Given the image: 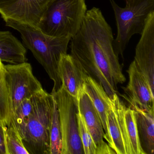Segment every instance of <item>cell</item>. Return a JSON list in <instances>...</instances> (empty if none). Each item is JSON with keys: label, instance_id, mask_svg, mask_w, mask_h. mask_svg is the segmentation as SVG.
Wrapping results in <instances>:
<instances>
[{"label": "cell", "instance_id": "6da1fadb", "mask_svg": "<svg viewBox=\"0 0 154 154\" xmlns=\"http://www.w3.org/2000/svg\"><path fill=\"white\" fill-rule=\"evenodd\" d=\"M113 40L112 29L101 11L93 7L86 11L70 45L71 55L102 85L111 99L117 94L118 85L126 81L114 52Z\"/></svg>", "mask_w": 154, "mask_h": 154}, {"label": "cell", "instance_id": "7a4b0ae2", "mask_svg": "<svg viewBox=\"0 0 154 154\" xmlns=\"http://www.w3.org/2000/svg\"><path fill=\"white\" fill-rule=\"evenodd\" d=\"M5 22L7 26L20 33L24 46L31 51L53 81L52 92L59 90L62 87L58 72L59 63L61 56L67 54L71 38L48 35L35 27L11 20Z\"/></svg>", "mask_w": 154, "mask_h": 154}, {"label": "cell", "instance_id": "3957f363", "mask_svg": "<svg viewBox=\"0 0 154 154\" xmlns=\"http://www.w3.org/2000/svg\"><path fill=\"white\" fill-rule=\"evenodd\" d=\"M87 11L85 0H50L37 28L48 35L72 38Z\"/></svg>", "mask_w": 154, "mask_h": 154}, {"label": "cell", "instance_id": "277c9868", "mask_svg": "<svg viewBox=\"0 0 154 154\" xmlns=\"http://www.w3.org/2000/svg\"><path fill=\"white\" fill-rule=\"evenodd\" d=\"M31 101L32 112L22 142L29 154H50L54 96L43 89L32 96Z\"/></svg>", "mask_w": 154, "mask_h": 154}, {"label": "cell", "instance_id": "5b68a950", "mask_svg": "<svg viewBox=\"0 0 154 154\" xmlns=\"http://www.w3.org/2000/svg\"><path fill=\"white\" fill-rule=\"evenodd\" d=\"M109 1L117 27L113 49L118 57H122L131 37L135 34L141 35L143 32L149 15L154 11V0H132L123 8L118 6L114 0Z\"/></svg>", "mask_w": 154, "mask_h": 154}, {"label": "cell", "instance_id": "8992f818", "mask_svg": "<svg viewBox=\"0 0 154 154\" xmlns=\"http://www.w3.org/2000/svg\"><path fill=\"white\" fill-rule=\"evenodd\" d=\"M51 94L59 112L62 137L61 154H84L76 119L77 101L62 86Z\"/></svg>", "mask_w": 154, "mask_h": 154}, {"label": "cell", "instance_id": "52a82bcc", "mask_svg": "<svg viewBox=\"0 0 154 154\" xmlns=\"http://www.w3.org/2000/svg\"><path fill=\"white\" fill-rule=\"evenodd\" d=\"M5 70L13 112L23 100L31 99L43 88L41 83L34 75L31 64L27 62L5 65Z\"/></svg>", "mask_w": 154, "mask_h": 154}, {"label": "cell", "instance_id": "ba28073f", "mask_svg": "<svg viewBox=\"0 0 154 154\" xmlns=\"http://www.w3.org/2000/svg\"><path fill=\"white\" fill-rule=\"evenodd\" d=\"M111 100V105L107 114L108 133L104 135L103 139L116 154H131L124 122L126 106L117 94Z\"/></svg>", "mask_w": 154, "mask_h": 154}, {"label": "cell", "instance_id": "9c48e42d", "mask_svg": "<svg viewBox=\"0 0 154 154\" xmlns=\"http://www.w3.org/2000/svg\"><path fill=\"white\" fill-rule=\"evenodd\" d=\"M50 0H0V15L4 21L11 20L37 28Z\"/></svg>", "mask_w": 154, "mask_h": 154}, {"label": "cell", "instance_id": "30bf717a", "mask_svg": "<svg viewBox=\"0 0 154 154\" xmlns=\"http://www.w3.org/2000/svg\"><path fill=\"white\" fill-rule=\"evenodd\" d=\"M136 46L134 62L149 85L154 89V11L149 15L146 26Z\"/></svg>", "mask_w": 154, "mask_h": 154}, {"label": "cell", "instance_id": "8fae6325", "mask_svg": "<svg viewBox=\"0 0 154 154\" xmlns=\"http://www.w3.org/2000/svg\"><path fill=\"white\" fill-rule=\"evenodd\" d=\"M77 108L96 145V154H116L103 140L104 131L99 113L90 97L83 89L77 98Z\"/></svg>", "mask_w": 154, "mask_h": 154}, {"label": "cell", "instance_id": "7c38bea8", "mask_svg": "<svg viewBox=\"0 0 154 154\" xmlns=\"http://www.w3.org/2000/svg\"><path fill=\"white\" fill-rule=\"evenodd\" d=\"M127 72L128 83L126 88H123L126 94L124 97L129 103L130 106L146 111L154 109V92L134 61L130 65Z\"/></svg>", "mask_w": 154, "mask_h": 154}, {"label": "cell", "instance_id": "4fadbf2b", "mask_svg": "<svg viewBox=\"0 0 154 154\" xmlns=\"http://www.w3.org/2000/svg\"><path fill=\"white\" fill-rule=\"evenodd\" d=\"M58 72L62 86L77 101L80 92L83 88L85 79L88 75L78 62L67 54L61 56Z\"/></svg>", "mask_w": 154, "mask_h": 154}, {"label": "cell", "instance_id": "5bb4252c", "mask_svg": "<svg viewBox=\"0 0 154 154\" xmlns=\"http://www.w3.org/2000/svg\"><path fill=\"white\" fill-rule=\"evenodd\" d=\"M134 110L140 142L145 154L154 153V109L146 111L135 106Z\"/></svg>", "mask_w": 154, "mask_h": 154}, {"label": "cell", "instance_id": "9a60e30c", "mask_svg": "<svg viewBox=\"0 0 154 154\" xmlns=\"http://www.w3.org/2000/svg\"><path fill=\"white\" fill-rule=\"evenodd\" d=\"M83 90L89 96L99 113L104 131L108 133L107 114L111 105L109 98L103 87L96 80L87 75L85 79Z\"/></svg>", "mask_w": 154, "mask_h": 154}, {"label": "cell", "instance_id": "2e32d148", "mask_svg": "<svg viewBox=\"0 0 154 154\" xmlns=\"http://www.w3.org/2000/svg\"><path fill=\"white\" fill-rule=\"evenodd\" d=\"M27 50L24 45L8 31H0V60L9 64L27 62Z\"/></svg>", "mask_w": 154, "mask_h": 154}, {"label": "cell", "instance_id": "e0dca14e", "mask_svg": "<svg viewBox=\"0 0 154 154\" xmlns=\"http://www.w3.org/2000/svg\"><path fill=\"white\" fill-rule=\"evenodd\" d=\"M12 104L5 74V65L0 60V125L8 127L11 123Z\"/></svg>", "mask_w": 154, "mask_h": 154}, {"label": "cell", "instance_id": "ac0fdd59", "mask_svg": "<svg viewBox=\"0 0 154 154\" xmlns=\"http://www.w3.org/2000/svg\"><path fill=\"white\" fill-rule=\"evenodd\" d=\"M124 119L126 133L130 145L131 154H145L140 142L135 112L130 106L125 109Z\"/></svg>", "mask_w": 154, "mask_h": 154}, {"label": "cell", "instance_id": "d6986e66", "mask_svg": "<svg viewBox=\"0 0 154 154\" xmlns=\"http://www.w3.org/2000/svg\"><path fill=\"white\" fill-rule=\"evenodd\" d=\"M32 109L31 98L23 100L12 112L10 125L16 130L22 140L25 136L26 127Z\"/></svg>", "mask_w": 154, "mask_h": 154}, {"label": "cell", "instance_id": "ffe728a7", "mask_svg": "<svg viewBox=\"0 0 154 154\" xmlns=\"http://www.w3.org/2000/svg\"><path fill=\"white\" fill-rule=\"evenodd\" d=\"M50 154H62V137L61 125L59 112L54 99L50 128Z\"/></svg>", "mask_w": 154, "mask_h": 154}, {"label": "cell", "instance_id": "44dd1931", "mask_svg": "<svg viewBox=\"0 0 154 154\" xmlns=\"http://www.w3.org/2000/svg\"><path fill=\"white\" fill-rule=\"evenodd\" d=\"M6 154H29L22 140L11 125L3 128Z\"/></svg>", "mask_w": 154, "mask_h": 154}, {"label": "cell", "instance_id": "7402d4cb", "mask_svg": "<svg viewBox=\"0 0 154 154\" xmlns=\"http://www.w3.org/2000/svg\"><path fill=\"white\" fill-rule=\"evenodd\" d=\"M76 115L79 136L84 154H96V145L82 117L77 110Z\"/></svg>", "mask_w": 154, "mask_h": 154}, {"label": "cell", "instance_id": "603a6c76", "mask_svg": "<svg viewBox=\"0 0 154 154\" xmlns=\"http://www.w3.org/2000/svg\"><path fill=\"white\" fill-rule=\"evenodd\" d=\"M0 150L2 154H6L4 128L0 125Z\"/></svg>", "mask_w": 154, "mask_h": 154}, {"label": "cell", "instance_id": "cb8c5ba5", "mask_svg": "<svg viewBox=\"0 0 154 154\" xmlns=\"http://www.w3.org/2000/svg\"><path fill=\"white\" fill-rule=\"evenodd\" d=\"M132 1V0H125V2H126V5H128V4H129Z\"/></svg>", "mask_w": 154, "mask_h": 154}, {"label": "cell", "instance_id": "d4e9b609", "mask_svg": "<svg viewBox=\"0 0 154 154\" xmlns=\"http://www.w3.org/2000/svg\"><path fill=\"white\" fill-rule=\"evenodd\" d=\"M0 154H2V152L1 151V150H0Z\"/></svg>", "mask_w": 154, "mask_h": 154}]
</instances>
